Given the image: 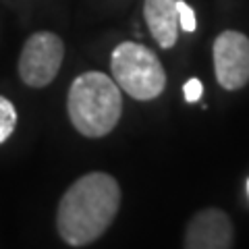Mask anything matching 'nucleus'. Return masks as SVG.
I'll list each match as a JSON object with an SVG mask.
<instances>
[{
	"instance_id": "nucleus-11",
	"label": "nucleus",
	"mask_w": 249,
	"mask_h": 249,
	"mask_svg": "<svg viewBox=\"0 0 249 249\" xmlns=\"http://www.w3.org/2000/svg\"><path fill=\"white\" fill-rule=\"evenodd\" d=\"M247 191H249V178H247Z\"/></svg>"
},
{
	"instance_id": "nucleus-8",
	"label": "nucleus",
	"mask_w": 249,
	"mask_h": 249,
	"mask_svg": "<svg viewBox=\"0 0 249 249\" xmlns=\"http://www.w3.org/2000/svg\"><path fill=\"white\" fill-rule=\"evenodd\" d=\"M15 124H17V110L11 100L0 96V143H4L13 135Z\"/></svg>"
},
{
	"instance_id": "nucleus-7",
	"label": "nucleus",
	"mask_w": 249,
	"mask_h": 249,
	"mask_svg": "<svg viewBox=\"0 0 249 249\" xmlns=\"http://www.w3.org/2000/svg\"><path fill=\"white\" fill-rule=\"evenodd\" d=\"M143 17L160 48H173L181 29L177 0H143Z\"/></svg>"
},
{
	"instance_id": "nucleus-10",
	"label": "nucleus",
	"mask_w": 249,
	"mask_h": 249,
	"mask_svg": "<svg viewBox=\"0 0 249 249\" xmlns=\"http://www.w3.org/2000/svg\"><path fill=\"white\" fill-rule=\"evenodd\" d=\"M183 93H185V100L187 102H197V100L201 98V93H204V85H201L199 79H189L185 83V88H183Z\"/></svg>"
},
{
	"instance_id": "nucleus-1",
	"label": "nucleus",
	"mask_w": 249,
	"mask_h": 249,
	"mask_svg": "<svg viewBox=\"0 0 249 249\" xmlns=\"http://www.w3.org/2000/svg\"><path fill=\"white\" fill-rule=\"evenodd\" d=\"M121 208V187L106 173H88L69 187L56 212L60 239L71 247H85L100 239Z\"/></svg>"
},
{
	"instance_id": "nucleus-6",
	"label": "nucleus",
	"mask_w": 249,
	"mask_h": 249,
	"mask_svg": "<svg viewBox=\"0 0 249 249\" xmlns=\"http://www.w3.org/2000/svg\"><path fill=\"white\" fill-rule=\"evenodd\" d=\"M235 241L231 218L218 208H206L197 212L187 224V249H229Z\"/></svg>"
},
{
	"instance_id": "nucleus-5",
	"label": "nucleus",
	"mask_w": 249,
	"mask_h": 249,
	"mask_svg": "<svg viewBox=\"0 0 249 249\" xmlns=\"http://www.w3.org/2000/svg\"><path fill=\"white\" fill-rule=\"evenodd\" d=\"M216 81L224 89H241L249 81V37L241 31H222L214 42Z\"/></svg>"
},
{
	"instance_id": "nucleus-3",
	"label": "nucleus",
	"mask_w": 249,
	"mask_h": 249,
	"mask_svg": "<svg viewBox=\"0 0 249 249\" xmlns=\"http://www.w3.org/2000/svg\"><path fill=\"white\" fill-rule=\"evenodd\" d=\"M110 71L116 85L142 102L158 98L166 88L162 62L147 46L137 42H121L116 46L110 56Z\"/></svg>"
},
{
	"instance_id": "nucleus-4",
	"label": "nucleus",
	"mask_w": 249,
	"mask_h": 249,
	"mask_svg": "<svg viewBox=\"0 0 249 249\" xmlns=\"http://www.w3.org/2000/svg\"><path fill=\"white\" fill-rule=\"evenodd\" d=\"M65 58V44L52 31H37L29 36L19 56V75L29 88H46Z\"/></svg>"
},
{
	"instance_id": "nucleus-2",
	"label": "nucleus",
	"mask_w": 249,
	"mask_h": 249,
	"mask_svg": "<svg viewBox=\"0 0 249 249\" xmlns=\"http://www.w3.org/2000/svg\"><path fill=\"white\" fill-rule=\"evenodd\" d=\"M67 110L73 127L85 137H104L116 127L123 114L121 88L100 71L79 75L71 83Z\"/></svg>"
},
{
	"instance_id": "nucleus-9",
	"label": "nucleus",
	"mask_w": 249,
	"mask_h": 249,
	"mask_svg": "<svg viewBox=\"0 0 249 249\" xmlns=\"http://www.w3.org/2000/svg\"><path fill=\"white\" fill-rule=\"evenodd\" d=\"M177 11H178V27L185 29V31H196L197 27V21H196V13L187 2L183 0H177Z\"/></svg>"
}]
</instances>
